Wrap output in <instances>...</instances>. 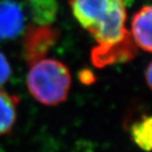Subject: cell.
Instances as JSON below:
<instances>
[{
    "label": "cell",
    "mask_w": 152,
    "mask_h": 152,
    "mask_svg": "<svg viewBox=\"0 0 152 152\" xmlns=\"http://www.w3.org/2000/svg\"><path fill=\"white\" fill-rule=\"evenodd\" d=\"M11 75V66L7 57L0 51V87L4 85Z\"/></svg>",
    "instance_id": "10"
},
{
    "label": "cell",
    "mask_w": 152,
    "mask_h": 152,
    "mask_svg": "<svg viewBox=\"0 0 152 152\" xmlns=\"http://www.w3.org/2000/svg\"><path fill=\"white\" fill-rule=\"evenodd\" d=\"M26 83L36 101L46 106H55L68 98L72 75L65 63L44 58L30 66Z\"/></svg>",
    "instance_id": "2"
},
{
    "label": "cell",
    "mask_w": 152,
    "mask_h": 152,
    "mask_svg": "<svg viewBox=\"0 0 152 152\" xmlns=\"http://www.w3.org/2000/svg\"><path fill=\"white\" fill-rule=\"evenodd\" d=\"M138 54V48L129 33L120 41L109 45H96L91 50V61L96 68L133 61Z\"/></svg>",
    "instance_id": "4"
},
{
    "label": "cell",
    "mask_w": 152,
    "mask_h": 152,
    "mask_svg": "<svg viewBox=\"0 0 152 152\" xmlns=\"http://www.w3.org/2000/svg\"><path fill=\"white\" fill-rule=\"evenodd\" d=\"M69 4L74 18L97 45L113 44L129 33L125 0H70Z\"/></svg>",
    "instance_id": "1"
},
{
    "label": "cell",
    "mask_w": 152,
    "mask_h": 152,
    "mask_svg": "<svg viewBox=\"0 0 152 152\" xmlns=\"http://www.w3.org/2000/svg\"><path fill=\"white\" fill-rule=\"evenodd\" d=\"M79 80L82 83L85 85H90L95 82V77L92 71L83 69L79 72Z\"/></svg>",
    "instance_id": "11"
},
{
    "label": "cell",
    "mask_w": 152,
    "mask_h": 152,
    "mask_svg": "<svg viewBox=\"0 0 152 152\" xmlns=\"http://www.w3.org/2000/svg\"><path fill=\"white\" fill-rule=\"evenodd\" d=\"M28 13L36 25H52L57 18V0H26Z\"/></svg>",
    "instance_id": "7"
},
{
    "label": "cell",
    "mask_w": 152,
    "mask_h": 152,
    "mask_svg": "<svg viewBox=\"0 0 152 152\" xmlns=\"http://www.w3.org/2000/svg\"><path fill=\"white\" fill-rule=\"evenodd\" d=\"M130 33L138 49L152 53V6H145L134 14Z\"/></svg>",
    "instance_id": "6"
},
{
    "label": "cell",
    "mask_w": 152,
    "mask_h": 152,
    "mask_svg": "<svg viewBox=\"0 0 152 152\" xmlns=\"http://www.w3.org/2000/svg\"><path fill=\"white\" fill-rule=\"evenodd\" d=\"M60 36V29L52 25L28 26L22 41V51L28 66L46 58L50 50L56 45Z\"/></svg>",
    "instance_id": "3"
},
{
    "label": "cell",
    "mask_w": 152,
    "mask_h": 152,
    "mask_svg": "<svg viewBox=\"0 0 152 152\" xmlns=\"http://www.w3.org/2000/svg\"><path fill=\"white\" fill-rule=\"evenodd\" d=\"M145 79L147 82V84L152 91V61H150L148 65V67L145 72Z\"/></svg>",
    "instance_id": "12"
},
{
    "label": "cell",
    "mask_w": 152,
    "mask_h": 152,
    "mask_svg": "<svg viewBox=\"0 0 152 152\" xmlns=\"http://www.w3.org/2000/svg\"><path fill=\"white\" fill-rule=\"evenodd\" d=\"M18 96L0 90V137L13 131L18 118Z\"/></svg>",
    "instance_id": "8"
},
{
    "label": "cell",
    "mask_w": 152,
    "mask_h": 152,
    "mask_svg": "<svg viewBox=\"0 0 152 152\" xmlns=\"http://www.w3.org/2000/svg\"><path fill=\"white\" fill-rule=\"evenodd\" d=\"M25 18L21 6L13 0H0V40L11 39L24 29Z\"/></svg>",
    "instance_id": "5"
},
{
    "label": "cell",
    "mask_w": 152,
    "mask_h": 152,
    "mask_svg": "<svg viewBox=\"0 0 152 152\" xmlns=\"http://www.w3.org/2000/svg\"><path fill=\"white\" fill-rule=\"evenodd\" d=\"M130 136L142 150L152 151V115H143L130 126Z\"/></svg>",
    "instance_id": "9"
}]
</instances>
